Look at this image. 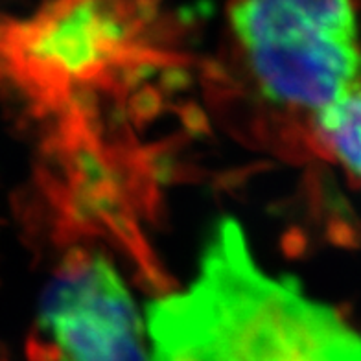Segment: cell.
<instances>
[{"label": "cell", "instance_id": "8992f818", "mask_svg": "<svg viewBox=\"0 0 361 361\" xmlns=\"http://www.w3.org/2000/svg\"><path fill=\"white\" fill-rule=\"evenodd\" d=\"M0 361H6V360H4V357H2V356H0Z\"/></svg>", "mask_w": 361, "mask_h": 361}, {"label": "cell", "instance_id": "7a4b0ae2", "mask_svg": "<svg viewBox=\"0 0 361 361\" xmlns=\"http://www.w3.org/2000/svg\"><path fill=\"white\" fill-rule=\"evenodd\" d=\"M147 361H361V328L267 269L234 218L210 231L188 284L147 306Z\"/></svg>", "mask_w": 361, "mask_h": 361}, {"label": "cell", "instance_id": "3957f363", "mask_svg": "<svg viewBox=\"0 0 361 361\" xmlns=\"http://www.w3.org/2000/svg\"><path fill=\"white\" fill-rule=\"evenodd\" d=\"M209 80L238 122L293 162L314 159L319 113L361 83L357 0H225L224 63Z\"/></svg>", "mask_w": 361, "mask_h": 361}, {"label": "cell", "instance_id": "5b68a950", "mask_svg": "<svg viewBox=\"0 0 361 361\" xmlns=\"http://www.w3.org/2000/svg\"><path fill=\"white\" fill-rule=\"evenodd\" d=\"M314 159L336 162L361 185V83L317 114L312 126Z\"/></svg>", "mask_w": 361, "mask_h": 361}, {"label": "cell", "instance_id": "277c9868", "mask_svg": "<svg viewBox=\"0 0 361 361\" xmlns=\"http://www.w3.org/2000/svg\"><path fill=\"white\" fill-rule=\"evenodd\" d=\"M144 319L98 243L63 245L28 339L30 361H147Z\"/></svg>", "mask_w": 361, "mask_h": 361}, {"label": "cell", "instance_id": "6da1fadb", "mask_svg": "<svg viewBox=\"0 0 361 361\" xmlns=\"http://www.w3.org/2000/svg\"><path fill=\"white\" fill-rule=\"evenodd\" d=\"M192 67L162 0H43L0 19V85L43 131V164L149 152L138 124Z\"/></svg>", "mask_w": 361, "mask_h": 361}]
</instances>
